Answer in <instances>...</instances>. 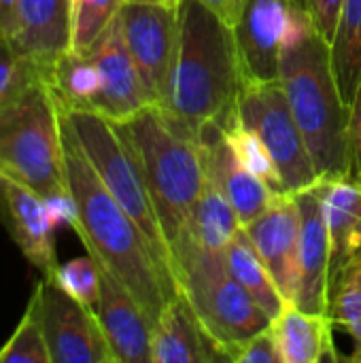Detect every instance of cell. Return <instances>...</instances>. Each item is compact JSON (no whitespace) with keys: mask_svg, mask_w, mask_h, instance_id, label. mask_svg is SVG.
I'll return each instance as SVG.
<instances>
[{"mask_svg":"<svg viewBox=\"0 0 361 363\" xmlns=\"http://www.w3.org/2000/svg\"><path fill=\"white\" fill-rule=\"evenodd\" d=\"M62 140L66 181L79 213L74 234L87 253L132 294L153 328L166 304L181 291L179 283L136 221L104 187L64 115Z\"/></svg>","mask_w":361,"mask_h":363,"instance_id":"obj_1","label":"cell"},{"mask_svg":"<svg viewBox=\"0 0 361 363\" xmlns=\"http://www.w3.org/2000/svg\"><path fill=\"white\" fill-rule=\"evenodd\" d=\"M245 74L232 26L198 0H181L164 94L155 104L179 130L196 136L204 125L236 117Z\"/></svg>","mask_w":361,"mask_h":363,"instance_id":"obj_2","label":"cell"},{"mask_svg":"<svg viewBox=\"0 0 361 363\" xmlns=\"http://www.w3.org/2000/svg\"><path fill=\"white\" fill-rule=\"evenodd\" d=\"M279 81L304 134L319 179L351 177L349 113L332 64V47L313 26L304 6L281 55Z\"/></svg>","mask_w":361,"mask_h":363,"instance_id":"obj_3","label":"cell"},{"mask_svg":"<svg viewBox=\"0 0 361 363\" xmlns=\"http://www.w3.org/2000/svg\"><path fill=\"white\" fill-rule=\"evenodd\" d=\"M121 128L134 147L172 255L209 181L200 140L172 125L155 104L123 121Z\"/></svg>","mask_w":361,"mask_h":363,"instance_id":"obj_4","label":"cell"},{"mask_svg":"<svg viewBox=\"0 0 361 363\" xmlns=\"http://www.w3.org/2000/svg\"><path fill=\"white\" fill-rule=\"evenodd\" d=\"M0 172L43 198L68 191L62 113L47 79L0 108Z\"/></svg>","mask_w":361,"mask_h":363,"instance_id":"obj_5","label":"cell"},{"mask_svg":"<svg viewBox=\"0 0 361 363\" xmlns=\"http://www.w3.org/2000/svg\"><path fill=\"white\" fill-rule=\"evenodd\" d=\"M172 262L179 289L226 359L234 347L270 325L272 319L228 270L223 253L181 245Z\"/></svg>","mask_w":361,"mask_h":363,"instance_id":"obj_6","label":"cell"},{"mask_svg":"<svg viewBox=\"0 0 361 363\" xmlns=\"http://www.w3.org/2000/svg\"><path fill=\"white\" fill-rule=\"evenodd\" d=\"M60 111L104 187L136 221L160 259L174 274L172 255L155 215L138 157L121 123L111 121L96 111H68L62 106Z\"/></svg>","mask_w":361,"mask_h":363,"instance_id":"obj_7","label":"cell"},{"mask_svg":"<svg viewBox=\"0 0 361 363\" xmlns=\"http://www.w3.org/2000/svg\"><path fill=\"white\" fill-rule=\"evenodd\" d=\"M236 117L268 147L285 194L302 191L319 181L304 134L291 113L279 79L245 83L238 96Z\"/></svg>","mask_w":361,"mask_h":363,"instance_id":"obj_8","label":"cell"},{"mask_svg":"<svg viewBox=\"0 0 361 363\" xmlns=\"http://www.w3.org/2000/svg\"><path fill=\"white\" fill-rule=\"evenodd\" d=\"M45 334L51 363H115L96 308L70 298L51 277L30 296Z\"/></svg>","mask_w":361,"mask_h":363,"instance_id":"obj_9","label":"cell"},{"mask_svg":"<svg viewBox=\"0 0 361 363\" xmlns=\"http://www.w3.org/2000/svg\"><path fill=\"white\" fill-rule=\"evenodd\" d=\"M302 4L296 0H247L234 30L245 83L277 81L281 55Z\"/></svg>","mask_w":361,"mask_h":363,"instance_id":"obj_10","label":"cell"},{"mask_svg":"<svg viewBox=\"0 0 361 363\" xmlns=\"http://www.w3.org/2000/svg\"><path fill=\"white\" fill-rule=\"evenodd\" d=\"M177 13L179 6L140 2H123L117 13L126 47L153 104L160 102L166 87L177 36Z\"/></svg>","mask_w":361,"mask_h":363,"instance_id":"obj_11","label":"cell"},{"mask_svg":"<svg viewBox=\"0 0 361 363\" xmlns=\"http://www.w3.org/2000/svg\"><path fill=\"white\" fill-rule=\"evenodd\" d=\"M85 53L91 57L100 79L96 113L123 123L153 104V98L126 47L117 17Z\"/></svg>","mask_w":361,"mask_h":363,"instance_id":"obj_12","label":"cell"},{"mask_svg":"<svg viewBox=\"0 0 361 363\" xmlns=\"http://www.w3.org/2000/svg\"><path fill=\"white\" fill-rule=\"evenodd\" d=\"M300 213L298 285L294 304L309 313H328L330 294V232L319 185L294 194Z\"/></svg>","mask_w":361,"mask_h":363,"instance_id":"obj_13","label":"cell"},{"mask_svg":"<svg viewBox=\"0 0 361 363\" xmlns=\"http://www.w3.org/2000/svg\"><path fill=\"white\" fill-rule=\"evenodd\" d=\"M243 230L283 298L294 302L300 253V213L294 194H277L270 206L257 219L243 225Z\"/></svg>","mask_w":361,"mask_h":363,"instance_id":"obj_14","label":"cell"},{"mask_svg":"<svg viewBox=\"0 0 361 363\" xmlns=\"http://www.w3.org/2000/svg\"><path fill=\"white\" fill-rule=\"evenodd\" d=\"M198 140L204 153L206 174L232 204L240 219V225L257 219L270 206L277 191H272L260 177H255L240 164L228 140L223 123L213 121L204 125L198 134Z\"/></svg>","mask_w":361,"mask_h":363,"instance_id":"obj_15","label":"cell"},{"mask_svg":"<svg viewBox=\"0 0 361 363\" xmlns=\"http://www.w3.org/2000/svg\"><path fill=\"white\" fill-rule=\"evenodd\" d=\"M0 202L9 234L26 262L43 277L57 268L55 230L40 194L0 172Z\"/></svg>","mask_w":361,"mask_h":363,"instance_id":"obj_16","label":"cell"},{"mask_svg":"<svg viewBox=\"0 0 361 363\" xmlns=\"http://www.w3.org/2000/svg\"><path fill=\"white\" fill-rule=\"evenodd\" d=\"M72 11L70 0H17V21L11 47L45 77L51 66L70 51Z\"/></svg>","mask_w":361,"mask_h":363,"instance_id":"obj_17","label":"cell"},{"mask_svg":"<svg viewBox=\"0 0 361 363\" xmlns=\"http://www.w3.org/2000/svg\"><path fill=\"white\" fill-rule=\"evenodd\" d=\"M96 315L113 351L115 363H151L153 328L147 315L132 298V294L102 266Z\"/></svg>","mask_w":361,"mask_h":363,"instance_id":"obj_18","label":"cell"},{"mask_svg":"<svg viewBox=\"0 0 361 363\" xmlns=\"http://www.w3.org/2000/svg\"><path fill=\"white\" fill-rule=\"evenodd\" d=\"M228 362L183 291L162 311L151 334V363Z\"/></svg>","mask_w":361,"mask_h":363,"instance_id":"obj_19","label":"cell"},{"mask_svg":"<svg viewBox=\"0 0 361 363\" xmlns=\"http://www.w3.org/2000/svg\"><path fill=\"white\" fill-rule=\"evenodd\" d=\"M283 363L340 362L334 347V321L328 313H309L294 302H285L270 321Z\"/></svg>","mask_w":361,"mask_h":363,"instance_id":"obj_20","label":"cell"},{"mask_svg":"<svg viewBox=\"0 0 361 363\" xmlns=\"http://www.w3.org/2000/svg\"><path fill=\"white\" fill-rule=\"evenodd\" d=\"M328 232H330V277L361 253V183L353 177L319 179Z\"/></svg>","mask_w":361,"mask_h":363,"instance_id":"obj_21","label":"cell"},{"mask_svg":"<svg viewBox=\"0 0 361 363\" xmlns=\"http://www.w3.org/2000/svg\"><path fill=\"white\" fill-rule=\"evenodd\" d=\"M240 228L243 225H240L236 211L226 200V196L217 189V185L209 179L206 187L202 191V198L194 211L187 232L172 249V257L181 245H194V247H198L202 251H211V253H226L228 242ZM172 266H174V262H172Z\"/></svg>","mask_w":361,"mask_h":363,"instance_id":"obj_22","label":"cell"},{"mask_svg":"<svg viewBox=\"0 0 361 363\" xmlns=\"http://www.w3.org/2000/svg\"><path fill=\"white\" fill-rule=\"evenodd\" d=\"M223 255H226V266L232 272V277L262 306V311L270 319H274L285 306V302L289 300H285L279 287L274 285L264 259L260 257V253L255 251L253 242L249 240L243 228L232 236Z\"/></svg>","mask_w":361,"mask_h":363,"instance_id":"obj_23","label":"cell"},{"mask_svg":"<svg viewBox=\"0 0 361 363\" xmlns=\"http://www.w3.org/2000/svg\"><path fill=\"white\" fill-rule=\"evenodd\" d=\"M47 83L62 108L68 111H96L100 79L87 53L66 51L49 70Z\"/></svg>","mask_w":361,"mask_h":363,"instance_id":"obj_24","label":"cell"},{"mask_svg":"<svg viewBox=\"0 0 361 363\" xmlns=\"http://www.w3.org/2000/svg\"><path fill=\"white\" fill-rule=\"evenodd\" d=\"M330 47L338 87L351 106L361 83V0H345Z\"/></svg>","mask_w":361,"mask_h":363,"instance_id":"obj_25","label":"cell"},{"mask_svg":"<svg viewBox=\"0 0 361 363\" xmlns=\"http://www.w3.org/2000/svg\"><path fill=\"white\" fill-rule=\"evenodd\" d=\"M328 315L353 338L351 362L361 357V253L330 277Z\"/></svg>","mask_w":361,"mask_h":363,"instance_id":"obj_26","label":"cell"},{"mask_svg":"<svg viewBox=\"0 0 361 363\" xmlns=\"http://www.w3.org/2000/svg\"><path fill=\"white\" fill-rule=\"evenodd\" d=\"M226 128V134H228V140L236 153V157L240 160V164L253 172L255 177H260L272 191L277 194H285L283 191V183H281V177H279V170H277V164L268 151V147L264 145V140L251 130L247 128L245 123L238 121V117H234Z\"/></svg>","mask_w":361,"mask_h":363,"instance_id":"obj_27","label":"cell"},{"mask_svg":"<svg viewBox=\"0 0 361 363\" xmlns=\"http://www.w3.org/2000/svg\"><path fill=\"white\" fill-rule=\"evenodd\" d=\"M121 4L123 0H70V11H72L70 49L85 53L117 17Z\"/></svg>","mask_w":361,"mask_h":363,"instance_id":"obj_28","label":"cell"},{"mask_svg":"<svg viewBox=\"0 0 361 363\" xmlns=\"http://www.w3.org/2000/svg\"><path fill=\"white\" fill-rule=\"evenodd\" d=\"M15 362L51 363L49 347H47L45 334L40 330V323H38L36 308H34L32 300L28 302V306L23 311V317L17 323L15 332L11 334V338L0 349V363Z\"/></svg>","mask_w":361,"mask_h":363,"instance_id":"obj_29","label":"cell"},{"mask_svg":"<svg viewBox=\"0 0 361 363\" xmlns=\"http://www.w3.org/2000/svg\"><path fill=\"white\" fill-rule=\"evenodd\" d=\"M51 279L77 302L96 308L100 300V266L87 253L66 264H57Z\"/></svg>","mask_w":361,"mask_h":363,"instance_id":"obj_30","label":"cell"},{"mask_svg":"<svg viewBox=\"0 0 361 363\" xmlns=\"http://www.w3.org/2000/svg\"><path fill=\"white\" fill-rule=\"evenodd\" d=\"M38 79L47 77L36 64L21 57L11 45L0 43V108L11 104Z\"/></svg>","mask_w":361,"mask_h":363,"instance_id":"obj_31","label":"cell"},{"mask_svg":"<svg viewBox=\"0 0 361 363\" xmlns=\"http://www.w3.org/2000/svg\"><path fill=\"white\" fill-rule=\"evenodd\" d=\"M228 362L232 363H283L279 342L274 338L272 328L268 325L260 334L247 338L238 347L228 353Z\"/></svg>","mask_w":361,"mask_h":363,"instance_id":"obj_32","label":"cell"},{"mask_svg":"<svg viewBox=\"0 0 361 363\" xmlns=\"http://www.w3.org/2000/svg\"><path fill=\"white\" fill-rule=\"evenodd\" d=\"M298 2L306 9L309 17H311L313 26L319 30V34L328 43H332L345 0H298Z\"/></svg>","mask_w":361,"mask_h":363,"instance_id":"obj_33","label":"cell"},{"mask_svg":"<svg viewBox=\"0 0 361 363\" xmlns=\"http://www.w3.org/2000/svg\"><path fill=\"white\" fill-rule=\"evenodd\" d=\"M43 200H45V206H47L49 221H51L55 232L57 230H72V232H77L79 213H77V202H74L70 189L62 191V194L47 196Z\"/></svg>","mask_w":361,"mask_h":363,"instance_id":"obj_34","label":"cell"},{"mask_svg":"<svg viewBox=\"0 0 361 363\" xmlns=\"http://www.w3.org/2000/svg\"><path fill=\"white\" fill-rule=\"evenodd\" d=\"M349 155H351V177L361 183V83L351 100L349 113Z\"/></svg>","mask_w":361,"mask_h":363,"instance_id":"obj_35","label":"cell"},{"mask_svg":"<svg viewBox=\"0 0 361 363\" xmlns=\"http://www.w3.org/2000/svg\"><path fill=\"white\" fill-rule=\"evenodd\" d=\"M17 21V0H0V43L11 45Z\"/></svg>","mask_w":361,"mask_h":363,"instance_id":"obj_36","label":"cell"},{"mask_svg":"<svg viewBox=\"0 0 361 363\" xmlns=\"http://www.w3.org/2000/svg\"><path fill=\"white\" fill-rule=\"evenodd\" d=\"M198 2H202L204 6L215 11L221 19H226L230 26H234L247 0H198Z\"/></svg>","mask_w":361,"mask_h":363,"instance_id":"obj_37","label":"cell"},{"mask_svg":"<svg viewBox=\"0 0 361 363\" xmlns=\"http://www.w3.org/2000/svg\"><path fill=\"white\" fill-rule=\"evenodd\" d=\"M123 2H140V4H166V6H179L181 0H123Z\"/></svg>","mask_w":361,"mask_h":363,"instance_id":"obj_38","label":"cell"},{"mask_svg":"<svg viewBox=\"0 0 361 363\" xmlns=\"http://www.w3.org/2000/svg\"><path fill=\"white\" fill-rule=\"evenodd\" d=\"M355 363H361V357H357V359H355Z\"/></svg>","mask_w":361,"mask_h":363,"instance_id":"obj_39","label":"cell"},{"mask_svg":"<svg viewBox=\"0 0 361 363\" xmlns=\"http://www.w3.org/2000/svg\"><path fill=\"white\" fill-rule=\"evenodd\" d=\"M296 2H298V0H296Z\"/></svg>","mask_w":361,"mask_h":363,"instance_id":"obj_40","label":"cell"}]
</instances>
